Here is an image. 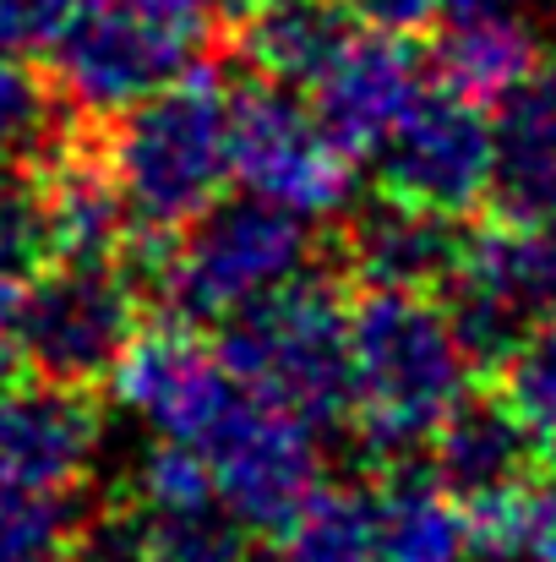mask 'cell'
Listing matches in <instances>:
<instances>
[{
    "label": "cell",
    "instance_id": "11",
    "mask_svg": "<svg viewBox=\"0 0 556 562\" xmlns=\"http://www.w3.org/2000/svg\"><path fill=\"white\" fill-rule=\"evenodd\" d=\"M110 387L132 415H143L154 426V437L202 442V431L229 409V398L246 382L229 372L218 345L202 339L196 323H181V317L164 312L159 323L137 328V339L126 345Z\"/></svg>",
    "mask_w": 556,
    "mask_h": 562
},
{
    "label": "cell",
    "instance_id": "19",
    "mask_svg": "<svg viewBox=\"0 0 556 562\" xmlns=\"http://www.w3.org/2000/svg\"><path fill=\"white\" fill-rule=\"evenodd\" d=\"M475 562H556V464L464 503Z\"/></svg>",
    "mask_w": 556,
    "mask_h": 562
},
{
    "label": "cell",
    "instance_id": "18",
    "mask_svg": "<svg viewBox=\"0 0 556 562\" xmlns=\"http://www.w3.org/2000/svg\"><path fill=\"white\" fill-rule=\"evenodd\" d=\"M350 27H355V16L344 5L295 0V5H268V11L240 16L235 49H240L246 71L290 82V88L306 93L317 82V71L333 60V49L350 38Z\"/></svg>",
    "mask_w": 556,
    "mask_h": 562
},
{
    "label": "cell",
    "instance_id": "8",
    "mask_svg": "<svg viewBox=\"0 0 556 562\" xmlns=\"http://www.w3.org/2000/svg\"><path fill=\"white\" fill-rule=\"evenodd\" d=\"M196 448L207 459L218 508L251 536H284L322 486L317 426L251 387L229 398Z\"/></svg>",
    "mask_w": 556,
    "mask_h": 562
},
{
    "label": "cell",
    "instance_id": "4",
    "mask_svg": "<svg viewBox=\"0 0 556 562\" xmlns=\"http://www.w3.org/2000/svg\"><path fill=\"white\" fill-rule=\"evenodd\" d=\"M350 301L339 279L300 273L251 312L218 328V350L229 372L251 393L295 409L317 431L350 420L355 398V345H350Z\"/></svg>",
    "mask_w": 556,
    "mask_h": 562
},
{
    "label": "cell",
    "instance_id": "25",
    "mask_svg": "<svg viewBox=\"0 0 556 562\" xmlns=\"http://www.w3.org/2000/svg\"><path fill=\"white\" fill-rule=\"evenodd\" d=\"M82 0H0V49L38 55L55 49V38L71 27Z\"/></svg>",
    "mask_w": 556,
    "mask_h": 562
},
{
    "label": "cell",
    "instance_id": "12",
    "mask_svg": "<svg viewBox=\"0 0 556 562\" xmlns=\"http://www.w3.org/2000/svg\"><path fill=\"white\" fill-rule=\"evenodd\" d=\"M420 49L404 33H376V27H350V38L333 49V60L317 71L306 88L317 121L328 137L361 165L376 159V148L393 137V126L409 115L420 99Z\"/></svg>",
    "mask_w": 556,
    "mask_h": 562
},
{
    "label": "cell",
    "instance_id": "13",
    "mask_svg": "<svg viewBox=\"0 0 556 562\" xmlns=\"http://www.w3.org/2000/svg\"><path fill=\"white\" fill-rule=\"evenodd\" d=\"M464 224L469 218H442L376 191L339 229V262L355 284H398L442 295L464 257Z\"/></svg>",
    "mask_w": 556,
    "mask_h": 562
},
{
    "label": "cell",
    "instance_id": "9",
    "mask_svg": "<svg viewBox=\"0 0 556 562\" xmlns=\"http://www.w3.org/2000/svg\"><path fill=\"white\" fill-rule=\"evenodd\" d=\"M497 181V115L453 88H420L409 115L376 148V191L442 218H475Z\"/></svg>",
    "mask_w": 556,
    "mask_h": 562
},
{
    "label": "cell",
    "instance_id": "1",
    "mask_svg": "<svg viewBox=\"0 0 556 562\" xmlns=\"http://www.w3.org/2000/svg\"><path fill=\"white\" fill-rule=\"evenodd\" d=\"M350 345H355L350 426L361 431V448L382 464L425 453L442 420L475 387V361L447 317V301L431 290L355 284Z\"/></svg>",
    "mask_w": 556,
    "mask_h": 562
},
{
    "label": "cell",
    "instance_id": "2",
    "mask_svg": "<svg viewBox=\"0 0 556 562\" xmlns=\"http://www.w3.org/2000/svg\"><path fill=\"white\" fill-rule=\"evenodd\" d=\"M104 159L126 202L137 246H164L218 207L235 181L229 159V82L213 66L99 121Z\"/></svg>",
    "mask_w": 556,
    "mask_h": 562
},
{
    "label": "cell",
    "instance_id": "17",
    "mask_svg": "<svg viewBox=\"0 0 556 562\" xmlns=\"http://www.w3.org/2000/svg\"><path fill=\"white\" fill-rule=\"evenodd\" d=\"M376 492V552L382 562H475L464 503L409 459L382 464Z\"/></svg>",
    "mask_w": 556,
    "mask_h": 562
},
{
    "label": "cell",
    "instance_id": "22",
    "mask_svg": "<svg viewBox=\"0 0 556 562\" xmlns=\"http://www.w3.org/2000/svg\"><path fill=\"white\" fill-rule=\"evenodd\" d=\"M491 387L519 409V420L535 431V442L556 459V312L541 317L524 345L491 372Z\"/></svg>",
    "mask_w": 556,
    "mask_h": 562
},
{
    "label": "cell",
    "instance_id": "24",
    "mask_svg": "<svg viewBox=\"0 0 556 562\" xmlns=\"http://www.w3.org/2000/svg\"><path fill=\"white\" fill-rule=\"evenodd\" d=\"M49 110H60L55 82L38 77L33 66H22V55L0 49V170L5 165L16 170L60 126V115H49Z\"/></svg>",
    "mask_w": 556,
    "mask_h": 562
},
{
    "label": "cell",
    "instance_id": "14",
    "mask_svg": "<svg viewBox=\"0 0 556 562\" xmlns=\"http://www.w3.org/2000/svg\"><path fill=\"white\" fill-rule=\"evenodd\" d=\"M425 464H431V475H436L458 503H469V497L497 492V486L530 475L535 464H546V448L535 442V431L519 420V409H513L497 387H486V393L469 387L464 404H458V409L442 420V431L431 437Z\"/></svg>",
    "mask_w": 556,
    "mask_h": 562
},
{
    "label": "cell",
    "instance_id": "27",
    "mask_svg": "<svg viewBox=\"0 0 556 562\" xmlns=\"http://www.w3.org/2000/svg\"><path fill=\"white\" fill-rule=\"evenodd\" d=\"M513 0H442L447 16H475V11H508Z\"/></svg>",
    "mask_w": 556,
    "mask_h": 562
},
{
    "label": "cell",
    "instance_id": "16",
    "mask_svg": "<svg viewBox=\"0 0 556 562\" xmlns=\"http://www.w3.org/2000/svg\"><path fill=\"white\" fill-rule=\"evenodd\" d=\"M431 66L436 82L497 110L502 99H513L530 77H541L552 66L546 38L530 16L508 11H475V16H447L442 38L431 44Z\"/></svg>",
    "mask_w": 556,
    "mask_h": 562
},
{
    "label": "cell",
    "instance_id": "7",
    "mask_svg": "<svg viewBox=\"0 0 556 562\" xmlns=\"http://www.w3.org/2000/svg\"><path fill=\"white\" fill-rule=\"evenodd\" d=\"M229 159L235 181L300 218H328L350 202L355 159L328 137L311 99L290 82L246 71L229 88Z\"/></svg>",
    "mask_w": 556,
    "mask_h": 562
},
{
    "label": "cell",
    "instance_id": "5",
    "mask_svg": "<svg viewBox=\"0 0 556 562\" xmlns=\"http://www.w3.org/2000/svg\"><path fill=\"white\" fill-rule=\"evenodd\" d=\"M317 240L300 213L279 202H218L191 229L148 251V284L170 317L196 328H224L273 290L306 273Z\"/></svg>",
    "mask_w": 556,
    "mask_h": 562
},
{
    "label": "cell",
    "instance_id": "26",
    "mask_svg": "<svg viewBox=\"0 0 556 562\" xmlns=\"http://www.w3.org/2000/svg\"><path fill=\"white\" fill-rule=\"evenodd\" d=\"M361 27H376V33H404V38H415V33H425L436 16H447L442 11V0H339Z\"/></svg>",
    "mask_w": 556,
    "mask_h": 562
},
{
    "label": "cell",
    "instance_id": "10",
    "mask_svg": "<svg viewBox=\"0 0 556 562\" xmlns=\"http://www.w3.org/2000/svg\"><path fill=\"white\" fill-rule=\"evenodd\" d=\"M99 398L88 387L44 382L27 367L0 372V503L77 497L99 459Z\"/></svg>",
    "mask_w": 556,
    "mask_h": 562
},
{
    "label": "cell",
    "instance_id": "23",
    "mask_svg": "<svg viewBox=\"0 0 556 562\" xmlns=\"http://www.w3.org/2000/svg\"><path fill=\"white\" fill-rule=\"evenodd\" d=\"M88 536V508L77 497H5L0 503V562H66Z\"/></svg>",
    "mask_w": 556,
    "mask_h": 562
},
{
    "label": "cell",
    "instance_id": "20",
    "mask_svg": "<svg viewBox=\"0 0 556 562\" xmlns=\"http://www.w3.org/2000/svg\"><path fill=\"white\" fill-rule=\"evenodd\" d=\"M284 562H382L376 552V492L371 486H317V497L279 536Z\"/></svg>",
    "mask_w": 556,
    "mask_h": 562
},
{
    "label": "cell",
    "instance_id": "6",
    "mask_svg": "<svg viewBox=\"0 0 556 562\" xmlns=\"http://www.w3.org/2000/svg\"><path fill=\"white\" fill-rule=\"evenodd\" d=\"M143 328V284L137 262H71L49 257L22 301L16 323V367L60 387L110 382L126 345Z\"/></svg>",
    "mask_w": 556,
    "mask_h": 562
},
{
    "label": "cell",
    "instance_id": "15",
    "mask_svg": "<svg viewBox=\"0 0 556 562\" xmlns=\"http://www.w3.org/2000/svg\"><path fill=\"white\" fill-rule=\"evenodd\" d=\"M486 213L513 224H556V60L497 104V181Z\"/></svg>",
    "mask_w": 556,
    "mask_h": 562
},
{
    "label": "cell",
    "instance_id": "21",
    "mask_svg": "<svg viewBox=\"0 0 556 562\" xmlns=\"http://www.w3.org/2000/svg\"><path fill=\"white\" fill-rule=\"evenodd\" d=\"M44 268V235L22 176H0V372L16 367V323L33 273Z\"/></svg>",
    "mask_w": 556,
    "mask_h": 562
},
{
    "label": "cell",
    "instance_id": "3",
    "mask_svg": "<svg viewBox=\"0 0 556 562\" xmlns=\"http://www.w3.org/2000/svg\"><path fill=\"white\" fill-rule=\"evenodd\" d=\"M218 44V0H82L49 49V82L66 110L104 121L202 71Z\"/></svg>",
    "mask_w": 556,
    "mask_h": 562
},
{
    "label": "cell",
    "instance_id": "29",
    "mask_svg": "<svg viewBox=\"0 0 556 562\" xmlns=\"http://www.w3.org/2000/svg\"><path fill=\"white\" fill-rule=\"evenodd\" d=\"M218 5H229L235 16H251V11H268V5H295V0H218Z\"/></svg>",
    "mask_w": 556,
    "mask_h": 562
},
{
    "label": "cell",
    "instance_id": "28",
    "mask_svg": "<svg viewBox=\"0 0 556 562\" xmlns=\"http://www.w3.org/2000/svg\"><path fill=\"white\" fill-rule=\"evenodd\" d=\"M541 251H546V290H552V312H556V224H541Z\"/></svg>",
    "mask_w": 556,
    "mask_h": 562
}]
</instances>
